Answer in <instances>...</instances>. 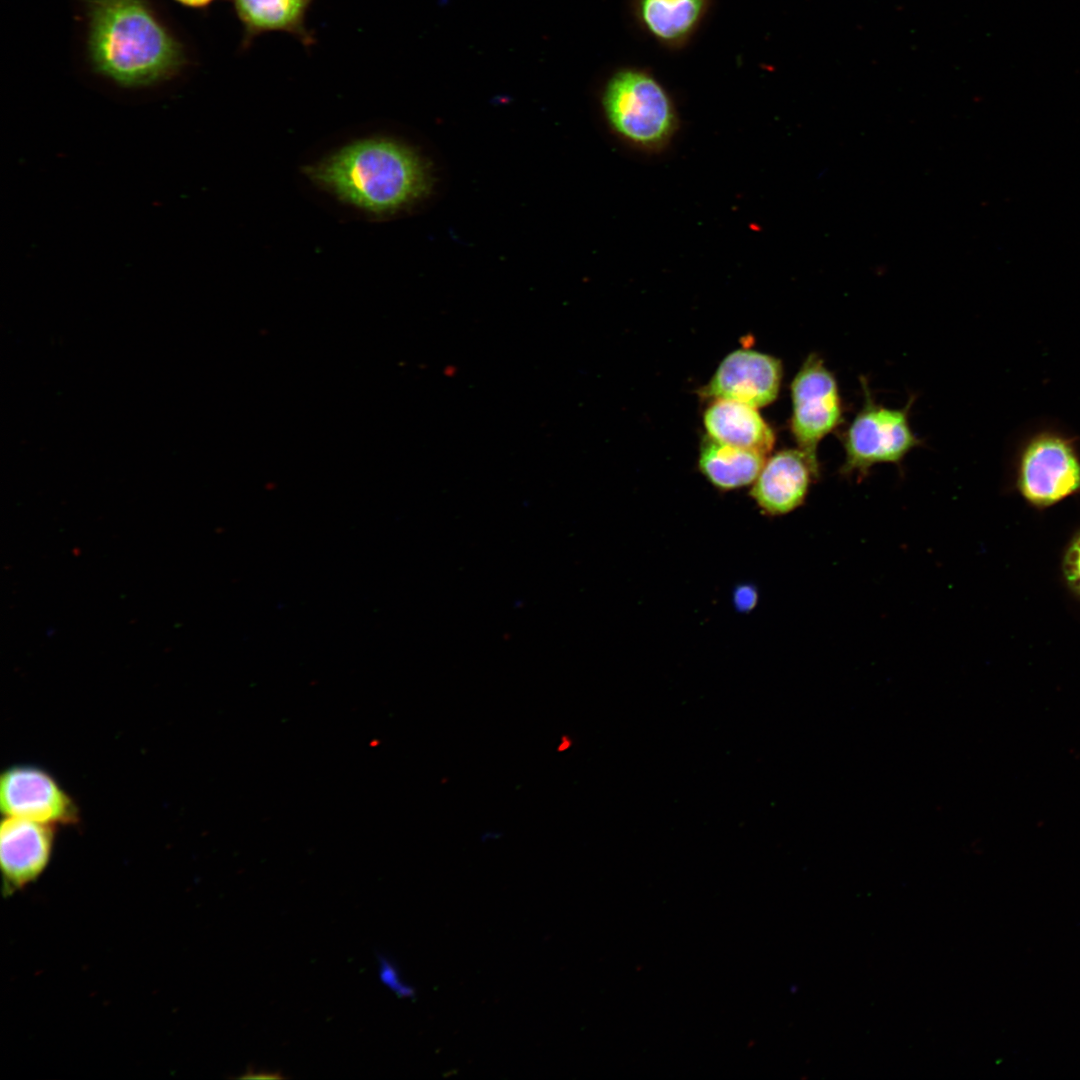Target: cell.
I'll return each instance as SVG.
<instances>
[{
  "label": "cell",
  "instance_id": "10",
  "mask_svg": "<svg viewBox=\"0 0 1080 1080\" xmlns=\"http://www.w3.org/2000/svg\"><path fill=\"white\" fill-rule=\"evenodd\" d=\"M819 475L820 464L801 449H784L766 460L752 483L750 496L762 514L783 516L805 502Z\"/></svg>",
  "mask_w": 1080,
  "mask_h": 1080
},
{
  "label": "cell",
  "instance_id": "2",
  "mask_svg": "<svg viewBox=\"0 0 1080 1080\" xmlns=\"http://www.w3.org/2000/svg\"><path fill=\"white\" fill-rule=\"evenodd\" d=\"M304 172L338 200L375 216L406 208L430 185L428 170L418 154L386 137L349 143L306 166Z\"/></svg>",
  "mask_w": 1080,
  "mask_h": 1080
},
{
  "label": "cell",
  "instance_id": "15",
  "mask_svg": "<svg viewBox=\"0 0 1080 1080\" xmlns=\"http://www.w3.org/2000/svg\"><path fill=\"white\" fill-rule=\"evenodd\" d=\"M377 957L379 960V977L382 983L398 997L414 999L415 989L403 980L398 966L385 955L378 953Z\"/></svg>",
  "mask_w": 1080,
  "mask_h": 1080
},
{
  "label": "cell",
  "instance_id": "5",
  "mask_svg": "<svg viewBox=\"0 0 1080 1080\" xmlns=\"http://www.w3.org/2000/svg\"><path fill=\"white\" fill-rule=\"evenodd\" d=\"M862 387L863 406L841 436L845 457L840 473L859 478L877 464L900 463L921 443L909 423L911 401L901 409L888 408L875 402L864 380Z\"/></svg>",
  "mask_w": 1080,
  "mask_h": 1080
},
{
  "label": "cell",
  "instance_id": "11",
  "mask_svg": "<svg viewBox=\"0 0 1080 1080\" xmlns=\"http://www.w3.org/2000/svg\"><path fill=\"white\" fill-rule=\"evenodd\" d=\"M711 7V0H633L640 27L660 45L679 49L695 35Z\"/></svg>",
  "mask_w": 1080,
  "mask_h": 1080
},
{
  "label": "cell",
  "instance_id": "3",
  "mask_svg": "<svg viewBox=\"0 0 1080 1080\" xmlns=\"http://www.w3.org/2000/svg\"><path fill=\"white\" fill-rule=\"evenodd\" d=\"M1015 486L1029 503L1044 507L1080 492V439L1064 426L1039 422L1013 445Z\"/></svg>",
  "mask_w": 1080,
  "mask_h": 1080
},
{
  "label": "cell",
  "instance_id": "16",
  "mask_svg": "<svg viewBox=\"0 0 1080 1080\" xmlns=\"http://www.w3.org/2000/svg\"><path fill=\"white\" fill-rule=\"evenodd\" d=\"M1064 574L1071 588L1080 595V534L1067 549L1064 559Z\"/></svg>",
  "mask_w": 1080,
  "mask_h": 1080
},
{
  "label": "cell",
  "instance_id": "12",
  "mask_svg": "<svg viewBox=\"0 0 1080 1080\" xmlns=\"http://www.w3.org/2000/svg\"><path fill=\"white\" fill-rule=\"evenodd\" d=\"M707 435L721 443L768 455L775 434L757 408L730 401L714 400L703 415Z\"/></svg>",
  "mask_w": 1080,
  "mask_h": 1080
},
{
  "label": "cell",
  "instance_id": "14",
  "mask_svg": "<svg viewBox=\"0 0 1080 1080\" xmlns=\"http://www.w3.org/2000/svg\"><path fill=\"white\" fill-rule=\"evenodd\" d=\"M766 455L716 441L706 435L700 445L698 467L717 489L729 491L752 484Z\"/></svg>",
  "mask_w": 1080,
  "mask_h": 1080
},
{
  "label": "cell",
  "instance_id": "9",
  "mask_svg": "<svg viewBox=\"0 0 1080 1080\" xmlns=\"http://www.w3.org/2000/svg\"><path fill=\"white\" fill-rule=\"evenodd\" d=\"M55 839V825L5 816L0 826L3 893L11 896L46 869Z\"/></svg>",
  "mask_w": 1080,
  "mask_h": 1080
},
{
  "label": "cell",
  "instance_id": "4",
  "mask_svg": "<svg viewBox=\"0 0 1080 1080\" xmlns=\"http://www.w3.org/2000/svg\"><path fill=\"white\" fill-rule=\"evenodd\" d=\"M612 129L643 150H658L678 128L675 104L661 82L648 70L625 67L608 80L602 97Z\"/></svg>",
  "mask_w": 1080,
  "mask_h": 1080
},
{
  "label": "cell",
  "instance_id": "8",
  "mask_svg": "<svg viewBox=\"0 0 1080 1080\" xmlns=\"http://www.w3.org/2000/svg\"><path fill=\"white\" fill-rule=\"evenodd\" d=\"M783 375L779 359L754 350L728 354L698 393L703 398L730 400L759 408L778 396Z\"/></svg>",
  "mask_w": 1080,
  "mask_h": 1080
},
{
  "label": "cell",
  "instance_id": "6",
  "mask_svg": "<svg viewBox=\"0 0 1080 1080\" xmlns=\"http://www.w3.org/2000/svg\"><path fill=\"white\" fill-rule=\"evenodd\" d=\"M791 432L811 460L819 463L818 445L843 420L838 384L823 359L815 353L803 362L791 383Z\"/></svg>",
  "mask_w": 1080,
  "mask_h": 1080
},
{
  "label": "cell",
  "instance_id": "7",
  "mask_svg": "<svg viewBox=\"0 0 1080 1080\" xmlns=\"http://www.w3.org/2000/svg\"><path fill=\"white\" fill-rule=\"evenodd\" d=\"M0 807L5 816L49 824H74L79 811L73 799L43 769L17 765L0 777Z\"/></svg>",
  "mask_w": 1080,
  "mask_h": 1080
},
{
  "label": "cell",
  "instance_id": "17",
  "mask_svg": "<svg viewBox=\"0 0 1080 1080\" xmlns=\"http://www.w3.org/2000/svg\"><path fill=\"white\" fill-rule=\"evenodd\" d=\"M243 1079H278L284 1078L279 1071L270 1070H257L253 1066L249 1065L245 1073L241 1076Z\"/></svg>",
  "mask_w": 1080,
  "mask_h": 1080
},
{
  "label": "cell",
  "instance_id": "13",
  "mask_svg": "<svg viewBox=\"0 0 1080 1080\" xmlns=\"http://www.w3.org/2000/svg\"><path fill=\"white\" fill-rule=\"evenodd\" d=\"M314 0H232L235 13L243 26V46L268 32H285L304 45L314 42L306 27V17Z\"/></svg>",
  "mask_w": 1080,
  "mask_h": 1080
},
{
  "label": "cell",
  "instance_id": "18",
  "mask_svg": "<svg viewBox=\"0 0 1080 1080\" xmlns=\"http://www.w3.org/2000/svg\"><path fill=\"white\" fill-rule=\"evenodd\" d=\"M182 5L192 8H202L209 5L214 0H175Z\"/></svg>",
  "mask_w": 1080,
  "mask_h": 1080
},
{
  "label": "cell",
  "instance_id": "1",
  "mask_svg": "<svg viewBox=\"0 0 1080 1080\" xmlns=\"http://www.w3.org/2000/svg\"><path fill=\"white\" fill-rule=\"evenodd\" d=\"M87 51L94 71L124 87L154 85L185 62L181 44L148 0H85Z\"/></svg>",
  "mask_w": 1080,
  "mask_h": 1080
}]
</instances>
